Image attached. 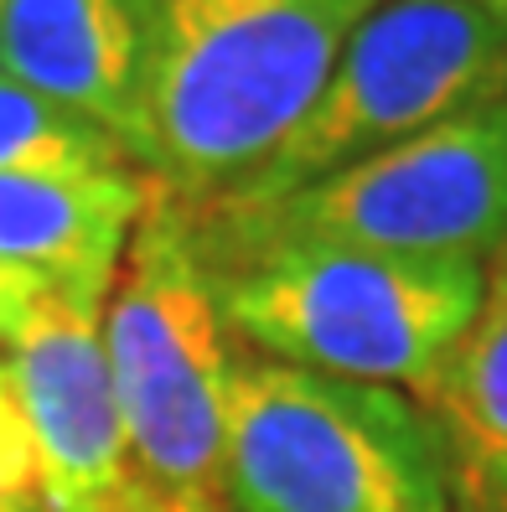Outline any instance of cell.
I'll use <instances>...</instances> for the list:
<instances>
[{
	"label": "cell",
	"instance_id": "1",
	"mask_svg": "<svg viewBox=\"0 0 507 512\" xmlns=\"http://www.w3.org/2000/svg\"><path fill=\"white\" fill-rule=\"evenodd\" d=\"M187 228L233 342L290 368L399 388L409 399L430 394L445 357L487 306L482 264L244 233L197 207H187Z\"/></svg>",
	"mask_w": 507,
	"mask_h": 512
},
{
	"label": "cell",
	"instance_id": "2",
	"mask_svg": "<svg viewBox=\"0 0 507 512\" xmlns=\"http://www.w3.org/2000/svg\"><path fill=\"white\" fill-rule=\"evenodd\" d=\"M383 0H151L145 176L223 202L295 130Z\"/></svg>",
	"mask_w": 507,
	"mask_h": 512
},
{
	"label": "cell",
	"instance_id": "3",
	"mask_svg": "<svg viewBox=\"0 0 507 512\" xmlns=\"http://www.w3.org/2000/svg\"><path fill=\"white\" fill-rule=\"evenodd\" d=\"M233 347L192 249L187 207L151 182L104 300V352L145 512H233Z\"/></svg>",
	"mask_w": 507,
	"mask_h": 512
},
{
	"label": "cell",
	"instance_id": "4",
	"mask_svg": "<svg viewBox=\"0 0 507 512\" xmlns=\"http://www.w3.org/2000/svg\"><path fill=\"white\" fill-rule=\"evenodd\" d=\"M233 512H456L420 399L233 347Z\"/></svg>",
	"mask_w": 507,
	"mask_h": 512
},
{
	"label": "cell",
	"instance_id": "5",
	"mask_svg": "<svg viewBox=\"0 0 507 512\" xmlns=\"http://www.w3.org/2000/svg\"><path fill=\"white\" fill-rule=\"evenodd\" d=\"M507 94V21L482 0H383L295 130L202 207H264Z\"/></svg>",
	"mask_w": 507,
	"mask_h": 512
},
{
	"label": "cell",
	"instance_id": "6",
	"mask_svg": "<svg viewBox=\"0 0 507 512\" xmlns=\"http://www.w3.org/2000/svg\"><path fill=\"white\" fill-rule=\"evenodd\" d=\"M197 213L244 233L487 269L507 228V94L280 202Z\"/></svg>",
	"mask_w": 507,
	"mask_h": 512
},
{
	"label": "cell",
	"instance_id": "7",
	"mask_svg": "<svg viewBox=\"0 0 507 512\" xmlns=\"http://www.w3.org/2000/svg\"><path fill=\"white\" fill-rule=\"evenodd\" d=\"M104 300L47 290L21 342L0 357L47 512H145L104 352Z\"/></svg>",
	"mask_w": 507,
	"mask_h": 512
},
{
	"label": "cell",
	"instance_id": "8",
	"mask_svg": "<svg viewBox=\"0 0 507 512\" xmlns=\"http://www.w3.org/2000/svg\"><path fill=\"white\" fill-rule=\"evenodd\" d=\"M0 73L94 119L145 171V150H151V0H6Z\"/></svg>",
	"mask_w": 507,
	"mask_h": 512
},
{
	"label": "cell",
	"instance_id": "9",
	"mask_svg": "<svg viewBox=\"0 0 507 512\" xmlns=\"http://www.w3.org/2000/svg\"><path fill=\"white\" fill-rule=\"evenodd\" d=\"M145 171L125 176H0V264L52 290L109 295L145 207Z\"/></svg>",
	"mask_w": 507,
	"mask_h": 512
},
{
	"label": "cell",
	"instance_id": "10",
	"mask_svg": "<svg viewBox=\"0 0 507 512\" xmlns=\"http://www.w3.org/2000/svg\"><path fill=\"white\" fill-rule=\"evenodd\" d=\"M420 404L440 435L456 512H507V306L476 316Z\"/></svg>",
	"mask_w": 507,
	"mask_h": 512
},
{
	"label": "cell",
	"instance_id": "11",
	"mask_svg": "<svg viewBox=\"0 0 507 512\" xmlns=\"http://www.w3.org/2000/svg\"><path fill=\"white\" fill-rule=\"evenodd\" d=\"M130 150L94 119L0 73V176H125Z\"/></svg>",
	"mask_w": 507,
	"mask_h": 512
},
{
	"label": "cell",
	"instance_id": "12",
	"mask_svg": "<svg viewBox=\"0 0 507 512\" xmlns=\"http://www.w3.org/2000/svg\"><path fill=\"white\" fill-rule=\"evenodd\" d=\"M0 512H47L42 502V476H37V450L26 435L11 388L0 394Z\"/></svg>",
	"mask_w": 507,
	"mask_h": 512
},
{
	"label": "cell",
	"instance_id": "13",
	"mask_svg": "<svg viewBox=\"0 0 507 512\" xmlns=\"http://www.w3.org/2000/svg\"><path fill=\"white\" fill-rule=\"evenodd\" d=\"M47 280L37 275H26V269H6L0 264V347H16L21 342V331L32 326V316L42 311V300H47Z\"/></svg>",
	"mask_w": 507,
	"mask_h": 512
},
{
	"label": "cell",
	"instance_id": "14",
	"mask_svg": "<svg viewBox=\"0 0 507 512\" xmlns=\"http://www.w3.org/2000/svg\"><path fill=\"white\" fill-rule=\"evenodd\" d=\"M507 306V228H502V244L487 259V306L482 311H502Z\"/></svg>",
	"mask_w": 507,
	"mask_h": 512
},
{
	"label": "cell",
	"instance_id": "15",
	"mask_svg": "<svg viewBox=\"0 0 507 512\" xmlns=\"http://www.w3.org/2000/svg\"><path fill=\"white\" fill-rule=\"evenodd\" d=\"M482 6H492V11H497V16L507 21V0H482Z\"/></svg>",
	"mask_w": 507,
	"mask_h": 512
},
{
	"label": "cell",
	"instance_id": "16",
	"mask_svg": "<svg viewBox=\"0 0 507 512\" xmlns=\"http://www.w3.org/2000/svg\"><path fill=\"white\" fill-rule=\"evenodd\" d=\"M6 388H11V383H6V363H0V394H6Z\"/></svg>",
	"mask_w": 507,
	"mask_h": 512
},
{
	"label": "cell",
	"instance_id": "17",
	"mask_svg": "<svg viewBox=\"0 0 507 512\" xmlns=\"http://www.w3.org/2000/svg\"><path fill=\"white\" fill-rule=\"evenodd\" d=\"M0 11H6V0H0Z\"/></svg>",
	"mask_w": 507,
	"mask_h": 512
}]
</instances>
